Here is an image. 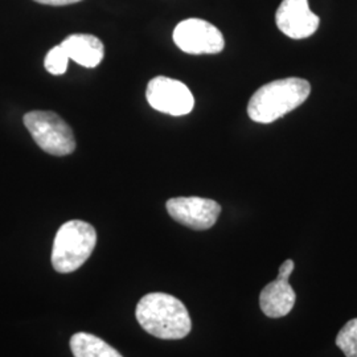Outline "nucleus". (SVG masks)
Segmentation results:
<instances>
[{
	"instance_id": "obj_4",
	"label": "nucleus",
	"mask_w": 357,
	"mask_h": 357,
	"mask_svg": "<svg viewBox=\"0 0 357 357\" xmlns=\"http://www.w3.org/2000/svg\"><path fill=\"white\" fill-rule=\"evenodd\" d=\"M23 122L38 147L54 156H65L76 150L73 130L53 112H29Z\"/></svg>"
},
{
	"instance_id": "obj_10",
	"label": "nucleus",
	"mask_w": 357,
	"mask_h": 357,
	"mask_svg": "<svg viewBox=\"0 0 357 357\" xmlns=\"http://www.w3.org/2000/svg\"><path fill=\"white\" fill-rule=\"evenodd\" d=\"M60 45L64 48L69 60L85 68L98 66L105 56L102 41L93 35H70Z\"/></svg>"
},
{
	"instance_id": "obj_15",
	"label": "nucleus",
	"mask_w": 357,
	"mask_h": 357,
	"mask_svg": "<svg viewBox=\"0 0 357 357\" xmlns=\"http://www.w3.org/2000/svg\"><path fill=\"white\" fill-rule=\"evenodd\" d=\"M41 4H47V6H68V4H73L78 3L81 0H35Z\"/></svg>"
},
{
	"instance_id": "obj_12",
	"label": "nucleus",
	"mask_w": 357,
	"mask_h": 357,
	"mask_svg": "<svg viewBox=\"0 0 357 357\" xmlns=\"http://www.w3.org/2000/svg\"><path fill=\"white\" fill-rule=\"evenodd\" d=\"M336 345L347 357H357V318L349 320L336 336Z\"/></svg>"
},
{
	"instance_id": "obj_6",
	"label": "nucleus",
	"mask_w": 357,
	"mask_h": 357,
	"mask_svg": "<svg viewBox=\"0 0 357 357\" xmlns=\"http://www.w3.org/2000/svg\"><path fill=\"white\" fill-rule=\"evenodd\" d=\"M174 41L190 54H216L225 47L220 29L203 19H187L178 23L174 31Z\"/></svg>"
},
{
	"instance_id": "obj_3",
	"label": "nucleus",
	"mask_w": 357,
	"mask_h": 357,
	"mask_svg": "<svg viewBox=\"0 0 357 357\" xmlns=\"http://www.w3.org/2000/svg\"><path fill=\"white\" fill-rule=\"evenodd\" d=\"M97 245V231L85 221L72 220L57 231L53 249L52 265L59 273H73L89 258Z\"/></svg>"
},
{
	"instance_id": "obj_7",
	"label": "nucleus",
	"mask_w": 357,
	"mask_h": 357,
	"mask_svg": "<svg viewBox=\"0 0 357 357\" xmlns=\"http://www.w3.org/2000/svg\"><path fill=\"white\" fill-rule=\"evenodd\" d=\"M167 212L178 224L195 230H206L216 224L221 206L203 197H174L167 202Z\"/></svg>"
},
{
	"instance_id": "obj_13",
	"label": "nucleus",
	"mask_w": 357,
	"mask_h": 357,
	"mask_svg": "<svg viewBox=\"0 0 357 357\" xmlns=\"http://www.w3.org/2000/svg\"><path fill=\"white\" fill-rule=\"evenodd\" d=\"M68 63H69V57L64 51V48L61 45H56L48 52L44 60V66L53 76H61L68 69Z\"/></svg>"
},
{
	"instance_id": "obj_11",
	"label": "nucleus",
	"mask_w": 357,
	"mask_h": 357,
	"mask_svg": "<svg viewBox=\"0 0 357 357\" xmlns=\"http://www.w3.org/2000/svg\"><path fill=\"white\" fill-rule=\"evenodd\" d=\"M70 349L75 357H123L105 340L86 332H78L72 336Z\"/></svg>"
},
{
	"instance_id": "obj_8",
	"label": "nucleus",
	"mask_w": 357,
	"mask_h": 357,
	"mask_svg": "<svg viewBox=\"0 0 357 357\" xmlns=\"http://www.w3.org/2000/svg\"><path fill=\"white\" fill-rule=\"evenodd\" d=\"M275 23L287 38L301 40L318 31L320 19L310 10L308 0H283L275 13Z\"/></svg>"
},
{
	"instance_id": "obj_1",
	"label": "nucleus",
	"mask_w": 357,
	"mask_h": 357,
	"mask_svg": "<svg viewBox=\"0 0 357 357\" xmlns=\"http://www.w3.org/2000/svg\"><path fill=\"white\" fill-rule=\"evenodd\" d=\"M135 315L142 328L159 339L178 340L192 330L187 307L169 294L144 295L137 306Z\"/></svg>"
},
{
	"instance_id": "obj_9",
	"label": "nucleus",
	"mask_w": 357,
	"mask_h": 357,
	"mask_svg": "<svg viewBox=\"0 0 357 357\" xmlns=\"http://www.w3.org/2000/svg\"><path fill=\"white\" fill-rule=\"evenodd\" d=\"M296 301V295L289 278L280 277L266 284L259 295V306L268 318H282L290 314Z\"/></svg>"
},
{
	"instance_id": "obj_5",
	"label": "nucleus",
	"mask_w": 357,
	"mask_h": 357,
	"mask_svg": "<svg viewBox=\"0 0 357 357\" xmlns=\"http://www.w3.org/2000/svg\"><path fill=\"white\" fill-rule=\"evenodd\" d=\"M146 97L153 109L174 116L190 114L195 106V98L188 86L168 77L153 78L147 85Z\"/></svg>"
},
{
	"instance_id": "obj_2",
	"label": "nucleus",
	"mask_w": 357,
	"mask_h": 357,
	"mask_svg": "<svg viewBox=\"0 0 357 357\" xmlns=\"http://www.w3.org/2000/svg\"><path fill=\"white\" fill-rule=\"evenodd\" d=\"M310 93L311 85L303 78L275 79L255 90L248 105V114L257 123H271L299 107Z\"/></svg>"
},
{
	"instance_id": "obj_14",
	"label": "nucleus",
	"mask_w": 357,
	"mask_h": 357,
	"mask_svg": "<svg viewBox=\"0 0 357 357\" xmlns=\"http://www.w3.org/2000/svg\"><path fill=\"white\" fill-rule=\"evenodd\" d=\"M294 261L293 259H287V261H284L283 264H282L281 268H280V277H283V278H289L290 275H291V273L294 271Z\"/></svg>"
}]
</instances>
